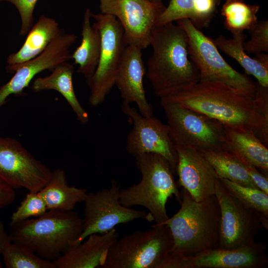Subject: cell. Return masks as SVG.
<instances>
[{
  "mask_svg": "<svg viewBox=\"0 0 268 268\" xmlns=\"http://www.w3.org/2000/svg\"><path fill=\"white\" fill-rule=\"evenodd\" d=\"M175 147L178 155V186L187 190L196 201L214 195L218 177L207 160L197 149Z\"/></svg>",
  "mask_w": 268,
  "mask_h": 268,
  "instance_id": "cell-17",
  "label": "cell"
},
{
  "mask_svg": "<svg viewBox=\"0 0 268 268\" xmlns=\"http://www.w3.org/2000/svg\"><path fill=\"white\" fill-rule=\"evenodd\" d=\"M122 111L133 123L126 140V150L129 154L135 157L146 153L159 154L167 159L175 174L178 155L168 125L152 116L142 115L126 102H123Z\"/></svg>",
  "mask_w": 268,
  "mask_h": 268,
  "instance_id": "cell-14",
  "label": "cell"
},
{
  "mask_svg": "<svg viewBox=\"0 0 268 268\" xmlns=\"http://www.w3.org/2000/svg\"><path fill=\"white\" fill-rule=\"evenodd\" d=\"M150 46L152 53L147 61L146 74L160 99L199 81V70L189 56L187 34L179 25H156Z\"/></svg>",
  "mask_w": 268,
  "mask_h": 268,
  "instance_id": "cell-1",
  "label": "cell"
},
{
  "mask_svg": "<svg viewBox=\"0 0 268 268\" xmlns=\"http://www.w3.org/2000/svg\"><path fill=\"white\" fill-rule=\"evenodd\" d=\"M225 141L222 149L240 161L250 163L268 173V149L252 129L224 126Z\"/></svg>",
  "mask_w": 268,
  "mask_h": 268,
  "instance_id": "cell-21",
  "label": "cell"
},
{
  "mask_svg": "<svg viewBox=\"0 0 268 268\" xmlns=\"http://www.w3.org/2000/svg\"><path fill=\"white\" fill-rule=\"evenodd\" d=\"M48 209L73 210L76 204L83 202L86 189L69 186L64 170L57 169L52 171L47 183L39 191Z\"/></svg>",
  "mask_w": 268,
  "mask_h": 268,
  "instance_id": "cell-25",
  "label": "cell"
},
{
  "mask_svg": "<svg viewBox=\"0 0 268 268\" xmlns=\"http://www.w3.org/2000/svg\"><path fill=\"white\" fill-rule=\"evenodd\" d=\"M260 6L244 0H225L221 8L224 26L232 34L248 30L257 21Z\"/></svg>",
  "mask_w": 268,
  "mask_h": 268,
  "instance_id": "cell-28",
  "label": "cell"
},
{
  "mask_svg": "<svg viewBox=\"0 0 268 268\" xmlns=\"http://www.w3.org/2000/svg\"><path fill=\"white\" fill-rule=\"evenodd\" d=\"M180 192V209L163 224L173 237L163 261L195 258L218 249L220 209L215 195L198 202L185 189Z\"/></svg>",
  "mask_w": 268,
  "mask_h": 268,
  "instance_id": "cell-2",
  "label": "cell"
},
{
  "mask_svg": "<svg viewBox=\"0 0 268 268\" xmlns=\"http://www.w3.org/2000/svg\"><path fill=\"white\" fill-rule=\"evenodd\" d=\"M83 218L73 210H48L43 215L10 225L12 242L22 244L41 258L53 261L79 237Z\"/></svg>",
  "mask_w": 268,
  "mask_h": 268,
  "instance_id": "cell-4",
  "label": "cell"
},
{
  "mask_svg": "<svg viewBox=\"0 0 268 268\" xmlns=\"http://www.w3.org/2000/svg\"><path fill=\"white\" fill-rule=\"evenodd\" d=\"M74 71L73 64L68 61L62 63L56 66L50 75L35 78L31 89L35 92L49 90L59 92L71 107L77 119L84 124L88 122L89 115L76 95L72 81Z\"/></svg>",
  "mask_w": 268,
  "mask_h": 268,
  "instance_id": "cell-23",
  "label": "cell"
},
{
  "mask_svg": "<svg viewBox=\"0 0 268 268\" xmlns=\"http://www.w3.org/2000/svg\"><path fill=\"white\" fill-rule=\"evenodd\" d=\"M48 210L47 205L39 192H29L15 211L13 212L10 218V225L33 217L40 216Z\"/></svg>",
  "mask_w": 268,
  "mask_h": 268,
  "instance_id": "cell-31",
  "label": "cell"
},
{
  "mask_svg": "<svg viewBox=\"0 0 268 268\" xmlns=\"http://www.w3.org/2000/svg\"><path fill=\"white\" fill-rule=\"evenodd\" d=\"M250 39L245 41L244 49L247 53L268 52V20L257 21L248 30Z\"/></svg>",
  "mask_w": 268,
  "mask_h": 268,
  "instance_id": "cell-32",
  "label": "cell"
},
{
  "mask_svg": "<svg viewBox=\"0 0 268 268\" xmlns=\"http://www.w3.org/2000/svg\"><path fill=\"white\" fill-rule=\"evenodd\" d=\"M214 195L220 209L218 249L233 250L246 247L255 241L262 228L268 230L261 218L241 203L218 179Z\"/></svg>",
  "mask_w": 268,
  "mask_h": 268,
  "instance_id": "cell-11",
  "label": "cell"
},
{
  "mask_svg": "<svg viewBox=\"0 0 268 268\" xmlns=\"http://www.w3.org/2000/svg\"><path fill=\"white\" fill-rule=\"evenodd\" d=\"M15 196L14 189L0 179V209L10 204Z\"/></svg>",
  "mask_w": 268,
  "mask_h": 268,
  "instance_id": "cell-36",
  "label": "cell"
},
{
  "mask_svg": "<svg viewBox=\"0 0 268 268\" xmlns=\"http://www.w3.org/2000/svg\"><path fill=\"white\" fill-rule=\"evenodd\" d=\"M267 246L255 241L233 250L217 249L187 259L164 261L161 268H263L268 266Z\"/></svg>",
  "mask_w": 268,
  "mask_h": 268,
  "instance_id": "cell-16",
  "label": "cell"
},
{
  "mask_svg": "<svg viewBox=\"0 0 268 268\" xmlns=\"http://www.w3.org/2000/svg\"><path fill=\"white\" fill-rule=\"evenodd\" d=\"M120 185L115 181L111 187L95 193H87L84 202L83 229L72 246L77 244L93 234H103L136 219L151 222L148 212L122 205L120 201Z\"/></svg>",
  "mask_w": 268,
  "mask_h": 268,
  "instance_id": "cell-10",
  "label": "cell"
},
{
  "mask_svg": "<svg viewBox=\"0 0 268 268\" xmlns=\"http://www.w3.org/2000/svg\"><path fill=\"white\" fill-rule=\"evenodd\" d=\"M176 21L187 34L189 56L199 70V81L222 83L254 98L257 82L228 64L220 55L213 39L196 28L188 19Z\"/></svg>",
  "mask_w": 268,
  "mask_h": 268,
  "instance_id": "cell-6",
  "label": "cell"
},
{
  "mask_svg": "<svg viewBox=\"0 0 268 268\" xmlns=\"http://www.w3.org/2000/svg\"><path fill=\"white\" fill-rule=\"evenodd\" d=\"M232 38L219 35L213 42L225 54L236 61L246 73L254 76L260 85L268 87V54L260 53L250 57L244 49L247 36L244 32L232 35Z\"/></svg>",
  "mask_w": 268,
  "mask_h": 268,
  "instance_id": "cell-24",
  "label": "cell"
},
{
  "mask_svg": "<svg viewBox=\"0 0 268 268\" xmlns=\"http://www.w3.org/2000/svg\"><path fill=\"white\" fill-rule=\"evenodd\" d=\"M142 50L134 45L126 46L116 75L115 85L124 102L135 103L142 115L150 117L153 115V108L146 98L143 86L146 68Z\"/></svg>",
  "mask_w": 268,
  "mask_h": 268,
  "instance_id": "cell-18",
  "label": "cell"
},
{
  "mask_svg": "<svg viewBox=\"0 0 268 268\" xmlns=\"http://www.w3.org/2000/svg\"><path fill=\"white\" fill-rule=\"evenodd\" d=\"M161 99L202 113L225 127L250 128L257 136L260 119L254 99L222 83L199 81Z\"/></svg>",
  "mask_w": 268,
  "mask_h": 268,
  "instance_id": "cell-3",
  "label": "cell"
},
{
  "mask_svg": "<svg viewBox=\"0 0 268 268\" xmlns=\"http://www.w3.org/2000/svg\"><path fill=\"white\" fill-rule=\"evenodd\" d=\"M63 30L55 19L41 15L26 35L21 47L8 56L6 71L14 73L20 65L40 55Z\"/></svg>",
  "mask_w": 268,
  "mask_h": 268,
  "instance_id": "cell-20",
  "label": "cell"
},
{
  "mask_svg": "<svg viewBox=\"0 0 268 268\" xmlns=\"http://www.w3.org/2000/svg\"><path fill=\"white\" fill-rule=\"evenodd\" d=\"M92 12L85 10L81 29L80 45L71 54L74 64L78 65L77 72L82 74L86 80L94 74L98 64L101 47L99 31L91 23Z\"/></svg>",
  "mask_w": 268,
  "mask_h": 268,
  "instance_id": "cell-26",
  "label": "cell"
},
{
  "mask_svg": "<svg viewBox=\"0 0 268 268\" xmlns=\"http://www.w3.org/2000/svg\"><path fill=\"white\" fill-rule=\"evenodd\" d=\"M244 166L248 175L256 186L268 195V175L260 173L254 165L245 161H240Z\"/></svg>",
  "mask_w": 268,
  "mask_h": 268,
  "instance_id": "cell-35",
  "label": "cell"
},
{
  "mask_svg": "<svg viewBox=\"0 0 268 268\" xmlns=\"http://www.w3.org/2000/svg\"><path fill=\"white\" fill-rule=\"evenodd\" d=\"M92 24L100 32L101 51L96 69L86 80L89 88V103L96 107L103 103L115 85L116 75L127 46L124 29L114 16L91 13Z\"/></svg>",
  "mask_w": 268,
  "mask_h": 268,
  "instance_id": "cell-8",
  "label": "cell"
},
{
  "mask_svg": "<svg viewBox=\"0 0 268 268\" xmlns=\"http://www.w3.org/2000/svg\"><path fill=\"white\" fill-rule=\"evenodd\" d=\"M199 151L213 167L218 178L259 189L248 175L244 165L226 150L219 148Z\"/></svg>",
  "mask_w": 268,
  "mask_h": 268,
  "instance_id": "cell-27",
  "label": "cell"
},
{
  "mask_svg": "<svg viewBox=\"0 0 268 268\" xmlns=\"http://www.w3.org/2000/svg\"><path fill=\"white\" fill-rule=\"evenodd\" d=\"M7 268H55L54 262L44 259L28 247L11 242L1 254Z\"/></svg>",
  "mask_w": 268,
  "mask_h": 268,
  "instance_id": "cell-30",
  "label": "cell"
},
{
  "mask_svg": "<svg viewBox=\"0 0 268 268\" xmlns=\"http://www.w3.org/2000/svg\"><path fill=\"white\" fill-rule=\"evenodd\" d=\"M118 237L115 228L105 233L91 234L53 261L55 268H101Z\"/></svg>",
  "mask_w": 268,
  "mask_h": 268,
  "instance_id": "cell-19",
  "label": "cell"
},
{
  "mask_svg": "<svg viewBox=\"0 0 268 268\" xmlns=\"http://www.w3.org/2000/svg\"><path fill=\"white\" fill-rule=\"evenodd\" d=\"M38 0H0L13 4L18 10L21 19L19 35L25 36L34 24L33 14Z\"/></svg>",
  "mask_w": 268,
  "mask_h": 268,
  "instance_id": "cell-34",
  "label": "cell"
},
{
  "mask_svg": "<svg viewBox=\"0 0 268 268\" xmlns=\"http://www.w3.org/2000/svg\"><path fill=\"white\" fill-rule=\"evenodd\" d=\"M224 188L246 208L258 215L268 227V195L258 188L218 179Z\"/></svg>",
  "mask_w": 268,
  "mask_h": 268,
  "instance_id": "cell-29",
  "label": "cell"
},
{
  "mask_svg": "<svg viewBox=\"0 0 268 268\" xmlns=\"http://www.w3.org/2000/svg\"><path fill=\"white\" fill-rule=\"evenodd\" d=\"M153 1H156V2H162L163 0H151Z\"/></svg>",
  "mask_w": 268,
  "mask_h": 268,
  "instance_id": "cell-38",
  "label": "cell"
},
{
  "mask_svg": "<svg viewBox=\"0 0 268 268\" xmlns=\"http://www.w3.org/2000/svg\"><path fill=\"white\" fill-rule=\"evenodd\" d=\"M76 35L63 30L47 48L35 58L20 65L13 76L0 87V108L11 95H21L35 76L40 72L52 70L58 65L71 59L70 48Z\"/></svg>",
  "mask_w": 268,
  "mask_h": 268,
  "instance_id": "cell-15",
  "label": "cell"
},
{
  "mask_svg": "<svg viewBox=\"0 0 268 268\" xmlns=\"http://www.w3.org/2000/svg\"><path fill=\"white\" fill-rule=\"evenodd\" d=\"M141 175L140 182L120 191V201L125 206H142L151 221L163 224L169 218L166 205L169 198L181 202V192L169 162L162 155L146 153L135 157Z\"/></svg>",
  "mask_w": 268,
  "mask_h": 268,
  "instance_id": "cell-5",
  "label": "cell"
},
{
  "mask_svg": "<svg viewBox=\"0 0 268 268\" xmlns=\"http://www.w3.org/2000/svg\"><path fill=\"white\" fill-rule=\"evenodd\" d=\"M3 268L2 262L0 260V268Z\"/></svg>",
  "mask_w": 268,
  "mask_h": 268,
  "instance_id": "cell-39",
  "label": "cell"
},
{
  "mask_svg": "<svg viewBox=\"0 0 268 268\" xmlns=\"http://www.w3.org/2000/svg\"><path fill=\"white\" fill-rule=\"evenodd\" d=\"M11 242L9 233L6 232L3 223L0 220V255Z\"/></svg>",
  "mask_w": 268,
  "mask_h": 268,
  "instance_id": "cell-37",
  "label": "cell"
},
{
  "mask_svg": "<svg viewBox=\"0 0 268 268\" xmlns=\"http://www.w3.org/2000/svg\"><path fill=\"white\" fill-rule=\"evenodd\" d=\"M100 12L115 17L122 25L127 45L142 50L150 46L153 29L166 6L151 0H98Z\"/></svg>",
  "mask_w": 268,
  "mask_h": 268,
  "instance_id": "cell-12",
  "label": "cell"
},
{
  "mask_svg": "<svg viewBox=\"0 0 268 268\" xmlns=\"http://www.w3.org/2000/svg\"><path fill=\"white\" fill-rule=\"evenodd\" d=\"M259 119L260 128L258 137L267 146L268 145V87H263L257 82L254 96Z\"/></svg>",
  "mask_w": 268,
  "mask_h": 268,
  "instance_id": "cell-33",
  "label": "cell"
},
{
  "mask_svg": "<svg viewBox=\"0 0 268 268\" xmlns=\"http://www.w3.org/2000/svg\"><path fill=\"white\" fill-rule=\"evenodd\" d=\"M52 173L18 140L0 136V179L12 188L39 192L49 181Z\"/></svg>",
  "mask_w": 268,
  "mask_h": 268,
  "instance_id": "cell-13",
  "label": "cell"
},
{
  "mask_svg": "<svg viewBox=\"0 0 268 268\" xmlns=\"http://www.w3.org/2000/svg\"><path fill=\"white\" fill-rule=\"evenodd\" d=\"M175 146L198 150L222 148L224 126L202 113L160 99Z\"/></svg>",
  "mask_w": 268,
  "mask_h": 268,
  "instance_id": "cell-9",
  "label": "cell"
},
{
  "mask_svg": "<svg viewBox=\"0 0 268 268\" xmlns=\"http://www.w3.org/2000/svg\"><path fill=\"white\" fill-rule=\"evenodd\" d=\"M221 0H170L156 25L188 19L200 30L209 26Z\"/></svg>",
  "mask_w": 268,
  "mask_h": 268,
  "instance_id": "cell-22",
  "label": "cell"
},
{
  "mask_svg": "<svg viewBox=\"0 0 268 268\" xmlns=\"http://www.w3.org/2000/svg\"><path fill=\"white\" fill-rule=\"evenodd\" d=\"M173 245L166 224H155L117 240L109 248L101 268H157Z\"/></svg>",
  "mask_w": 268,
  "mask_h": 268,
  "instance_id": "cell-7",
  "label": "cell"
}]
</instances>
